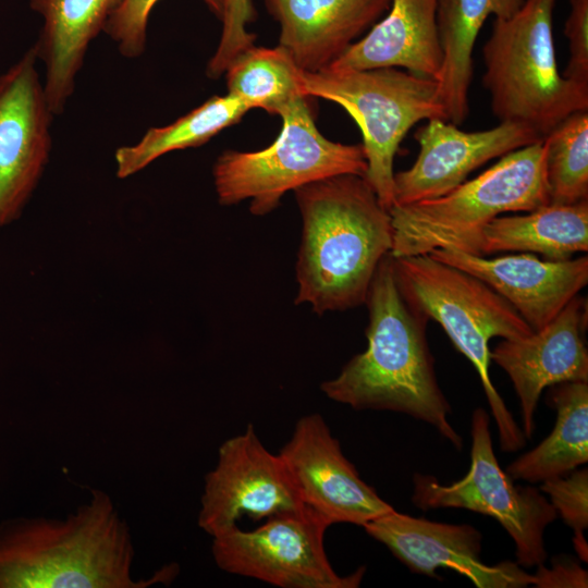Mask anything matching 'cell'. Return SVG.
<instances>
[{"label": "cell", "mask_w": 588, "mask_h": 588, "mask_svg": "<svg viewBox=\"0 0 588 588\" xmlns=\"http://www.w3.org/2000/svg\"><path fill=\"white\" fill-rule=\"evenodd\" d=\"M365 304L367 348L324 381L322 392L356 411H392L422 420L461 450L463 439L448 419L451 405L428 345L429 319L402 293L390 254L380 261Z\"/></svg>", "instance_id": "obj_1"}, {"label": "cell", "mask_w": 588, "mask_h": 588, "mask_svg": "<svg viewBox=\"0 0 588 588\" xmlns=\"http://www.w3.org/2000/svg\"><path fill=\"white\" fill-rule=\"evenodd\" d=\"M302 217L296 304L341 311L365 304L392 248L391 216L362 175L327 177L294 191Z\"/></svg>", "instance_id": "obj_2"}, {"label": "cell", "mask_w": 588, "mask_h": 588, "mask_svg": "<svg viewBox=\"0 0 588 588\" xmlns=\"http://www.w3.org/2000/svg\"><path fill=\"white\" fill-rule=\"evenodd\" d=\"M134 558L128 525L100 489L64 518L0 523V588H146L174 576L164 567L135 579Z\"/></svg>", "instance_id": "obj_3"}, {"label": "cell", "mask_w": 588, "mask_h": 588, "mask_svg": "<svg viewBox=\"0 0 588 588\" xmlns=\"http://www.w3.org/2000/svg\"><path fill=\"white\" fill-rule=\"evenodd\" d=\"M549 204L543 139L515 149L450 193L408 205H393V258L456 249L482 256L483 228L510 211Z\"/></svg>", "instance_id": "obj_4"}, {"label": "cell", "mask_w": 588, "mask_h": 588, "mask_svg": "<svg viewBox=\"0 0 588 588\" xmlns=\"http://www.w3.org/2000/svg\"><path fill=\"white\" fill-rule=\"evenodd\" d=\"M404 296L441 324L454 346L475 367L499 431L500 448L511 453L526 438L490 378L489 341L532 333L516 309L486 282L430 255L392 257Z\"/></svg>", "instance_id": "obj_5"}, {"label": "cell", "mask_w": 588, "mask_h": 588, "mask_svg": "<svg viewBox=\"0 0 588 588\" xmlns=\"http://www.w3.org/2000/svg\"><path fill=\"white\" fill-rule=\"evenodd\" d=\"M556 0H525L509 19H494L482 48V84L500 122H515L542 138L569 114L588 110V85L558 70L553 42Z\"/></svg>", "instance_id": "obj_6"}, {"label": "cell", "mask_w": 588, "mask_h": 588, "mask_svg": "<svg viewBox=\"0 0 588 588\" xmlns=\"http://www.w3.org/2000/svg\"><path fill=\"white\" fill-rule=\"evenodd\" d=\"M306 96L341 106L363 136L364 175L381 205H394V157L407 132L430 119L448 121L438 83L397 68L331 70L302 75Z\"/></svg>", "instance_id": "obj_7"}, {"label": "cell", "mask_w": 588, "mask_h": 588, "mask_svg": "<svg viewBox=\"0 0 588 588\" xmlns=\"http://www.w3.org/2000/svg\"><path fill=\"white\" fill-rule=\"evenodd\" d=\"M308 96L291 101L279 114L275 140L257 151L225 150L212 168L218 200L223 206L250 200L249 211L265 216L282 196L304 185L342 174L364 176L367 162L360 145L324 137L315 123Z\"/></svg>", "instance_id": "obj_8"}, {"label": "cell", "mask_w": 588, "mask_h": 588, "mask_svg": "<svg viewBox=\"0 0 588 588\" xmlns=\"http://www.w3.org/2000/svg\"><path fill=\"white\" fill-rule=\"evenodd\" d=\"M470 465L467 474L451 485H441L430 475H414L412 501L418 509H466L493 517L511 536L517 564L524 567L547 560L544 530L558 513L534 487L515 486L493 451L490 418L476 408L470 420Z\"/></svg>", "instance_id": "obj_9"}, {"label": "cell", "mask_w": 588, "mask_h": 588, "mask_svg": "<svg viewBox=\"0 0 588 588\" xmlns=\"http://www.w3.org/2000/svg\"><path fill=\"white\" fill-rule=\"evenodd\" d=\"M329 525L308 507L267 518L254 530L237 526L212 537V555L224 572L282 588H355L365 567L338 575L323 548Z\"/></svg>", "instance_id": "obj_10"}, {"label": "cell", "mask_w": 588, "mask_h": 588, "mask_svg": "<svg viewBox=\"0 0 588 588\" xmlns=\"http://www.w3.org/2000/svg\"><path fill=\"white\" fill-rule=\"evenodd\" d=\"M200 503L198 526L211 537L244 515L261 519L306 507L282 458L264 446L252 425L220 445Z\"/></svg>", "instance_id": "obj_11"}, {"label": "cell", "mask_w": 588, "mask_h": 588, "mask_svg": "<svg viewBox=\"0 0 588 588\" xmlns=\"http://www.w3.org/2000/svg\"><path fill=\"white\" fill-rule=\"evenodd\" d=\"M30 47L0 75V231L23 213L49 162L51 112Z\"/></svg>", "instance_id": "obj_12"}, {"label": "cell", "mask_w": 588, "mask_h": 588, "mask_svg": "<svg viewBox=\"0 0 588 588\" xmlns=\"http://www.w3.org/2000/svg\"><path fill=\"white\" fill-rule=\"evenodd\" d=\"M279 455L303 504L329 526H363L394 510L359 477L320 415L302 417Z\"/></svg>", "instance_id": "obj_13"}, {"label": "cell", "mask_w": 588, "mask_h": 588, "mask_svg": "<svg viewBox=\"0 0 588 588\" xmlns=\"http://www.w3.org/2000/svg\"><path fill=\"white\" fill-rule=\"evenodd\" d=\"M362 527L413 573L434 577L438 568H449L478 588H522L535 580L517 563H483L481 534L468 524L431 522L393 510Z\"/></svg>", "instance_id": "obj_14"}, {"label": "cell", "mask_w": 588, "mask_h": 588, "mask_svg": "<svg viewBox=\"0 0 588 588\" xmlns=\"http://www.w3.org/2000/svg\"><path fill=\"white\" fill-rule=\"evenodd\" d=\"M427 121L414 136L419 145L415 162L394 173V205L441 197L489 160L543 139L532 128L515 122L465 132L443 119Z\"/></svg>", "instance_id": "obj_15"}, {"label": "cell", "mask_w": 588, "mask_h": 588, "mask_svg": "<svg viewBox=\"0 0 588 588\" xmlns=\"http://www.w3.org/2000/svg\"><path fill=\"white\" fill-rule=\"evenodd\" d=\"M586 299L574 297L547 326L520 339H503L490 358L510 377L519 400L523 433L535 431V412L542 391L567 381H588Z\"/></svg>", "instance_id": "obj_16"}, {"label": "cell", "mask_w": 588, "mask_h": 588, "mask_svg": "<svg viewBox=\"0 0 588 588\" xmlns=\"http://www.w3.org/2000/svg\"><path fill=\"white\" fill-rule=\"evenodd\" d=\"M428 255L486 282L532 331L552 321L588 283L587 256L553 261L530 253L490 259L456 249H437Z\"/></svg>", "instance_id": "obj_17"}, {"label": "cell", "mask_w": 588, "mask_h": 588, "mask_svg": "<svg viewBox=\"0 0 588 588\" xmlns=\"http://www.w3.org/2000/svg\"><path fill=\"white\" fill-rule=\"evenodd\" d=\"M280 24L279 46L305 72L339 59L390 7L391 0H262Z\"/></svg>", "instance_id": "obj_18"}, {"label": "cell", "mask_w": 588, "mask_h": 588, "mask_svg": "<svg viewBox=\"0 0 588 588\" xmlns=\"http://www.w3.org/2000/svg\"><path fill=\"white\" fill-rule=\"evenodd\" d=\"M437 5L438 0H391L389 13L328 69L404 68L436 79L442 64Z\"/></svg>", "instance_id": "obj_19"}, {"label": "cell", "mask_w": 588, "mask_h": 588, "mask_svg": "<svg viewBox=\"0 0 588 588\" xmlns=\"http://www.w3.org/2000/svg\"><path fill=\"white\" fill-rule=\"evenodd\" d=\"M124 0H28L42 20L33 46L45 66L44 89L51 112L64 111L89 44L103 32Z\"/></svg>", "instance_id": "obj_20"}, {"label": "cell", "mask_w": 588, "mask_h": 588, "mask_svg": "<svg viewBox=\"0 0 588 588\" xmlns=\"http://www.w3.org/2000/svg\"><path fill=\"white\" fill-rule=\"evenodd\" d=\"M525 0H438L437 25L442 64L436 78L448 121L462 124L467 118L473 79V51L489 16L509 19Z\"/></svg>", "instance_id": "obj_21"}, {"label": "cell", "mask_w": 588, "mask_h": 588, "mask_svg": "<svg viewBox=\"0 0 588 588\" xmlns=\"http://www.w3.org/2000/svg\"><path fill=\"white\" fill-rule=\"evenodd\" d=\"M527 212L492 219L482 230V256L526 252L562 261L588 250V200L573 205L548 204Z\"/></svg>", "instance_id": "obj_22"}, {"label": "cell", "mask_w": 588, "mask_h": 588, "mask_svg": "<svg viewBox=\"0 0 588 588\" xmlns=\"http://www.w3.org/2000/svg\"><path fill=\"white\" fill-rule=\"evenodd\" d=\"M552 387L550 401L556 411L553 430L507 466L506 473L513 480L541 483L588 462V381Z\"/></svg>", "instance_id": "obj_23"}, {"label": "cell", "mask_w": 588, "mask_h": 588, "mask_svg": "<svg viewBox=\"0 0 588 588\" xmlns=\"http://www.w3.org/2000/svg\"><path fill=\"white\" fill-rule=\"evenodd\" d=\"M249 110L245 102L230 94L213 96L171 124L148 128L136 144L118 148L114 154L117 176L130 177L168 152L204 145L240 122Z\"/></svg>", "instance_id": "obj_24"}, {"label": "cell", "mask_w": 588, "mask_h": 588, "mask_svg": "<svg viewBox=\"0 0 588 588\" xmlns=\"http://www.w3.org/2000/svg\"><path fill=\"white\" fill-rule=\"evenodd\" d=\"M228 94L250 109L280 114L295 98L306 96L303 70L281 46H252L240 52L225 72Z\"/></svg>", "instance_id": "obj_25"}, {"label": "cell", "mask_w": 588, "mask_h": 588, "mask_svg": "<svg viewBox=\"0 0 588 588\" xmlns=\"http://www.w3.org/2000/svg\"><path fill=\"white\" fill-rule=\"evenodd\" d=\"M549 204L588 200V110L574 112L543 138Z\"/></svg>", "instance_id": "obj_26"}, {"label": "cell", "mask_w": 588, "mask_h": 588, "mask_svg": "<svg viewBox=\"0 0 588 588\" xmlns=\"http://www.w3.org/2000/svg\"><path fill=\"white\" fill-rule=\"evenodd\" d=\"M539 490L549 495L556 513L573 529L575 550L587 562L588 547L584 530L588 527V469H575L565 476L546 480Z\"/></svg>", "instance_id": "obj_27"}, {"label": "cell", "mask_w": 588, "mask_h": 588, "mask_svg": "<svg viewBox=\"0 0 588 588\" xmlns=\"http://www.w3.org/2000/svg\"><path fill=\"white\" fill-rule=\"evenodd\" d=\"M159 0H124L107 21L103 32L117 42L120 53L128 59L140 57L146 49L147 25ZM220 19L223 0H203Z\"/></svg>", "instance_id": "obj_28"}, {"label": "cell", "mask_w": 588, "mask_h": 588, "mask_svg": "<svg viewBox=\"0 0 588 588\" xmlns=\"http://www.w3.org/2000/svg\"><path fill=\"white\" fill-rule=\"evenodd\" d=\"M257 17L254 0H223L222 32L216 52L210 58L206 74L210 78L222 76L230 62L243 50L254 46L256 35L247 25Z\"/></svg>", "instance_id": "obj_29"}, {"label": "cell", "mask_w": 588, "mask_h": 588, "mask_svg": "<svg viewBox=\"0 0 588 588\" xmlns=\"http://www.w3.org/2000/svg\"><path fill=\"white\" fill-rule=\"evenodd\" d=\"M571 12L565 21L569 60L563 76L588 85V0H569Z\"/></svg>", "instance_id": "obj_30"}, {"label": "cell", "mask_w": 588, "mask_h": 588, "mask_svg": "<svg viewBox=\"0 0 588 588\" xmlns=\"http://www.w3.org/2000/svg\"><path fill=\"white\" fill-rule=\"evenodd\" d=\"M534 575V586L540 588H583L588 586V573L573 559L556 556L552 561V567L543 564L537 565Z\"/></svg>", "instance_id": "obj_31"}]
</instances>
